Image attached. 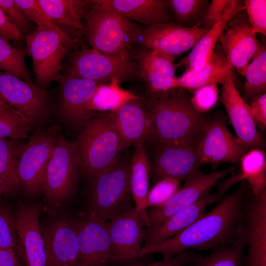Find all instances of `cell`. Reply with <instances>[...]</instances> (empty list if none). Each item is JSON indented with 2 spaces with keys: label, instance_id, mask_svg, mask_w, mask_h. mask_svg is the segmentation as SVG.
I'll return each mask as SVG.
<instances>
[{
  "label": "cell",
  "instance_id": "obj_13",
  "mask_svg": "<svg viewBox=\"0 0 266 266\" xmlns=\"http://www.w3.org/2000/svg\"><path fill=\"white\" fill-rule=\"evenodd\" d=\"M210 29L183 27L171 22L142 29L135 44L158 51L174 60L192 49Z\"/></svg>",
  "mask_w": 266,
  "mask_h": 266
},
{
  "label": "cell",
  "instance_id": "obj_19",
  "mask_svg": "<svg viewBox=\"0 0 266 266\" xmlns=\"http://www.w3.org/2000/svg\"><path fill=\"white\" fill-rule=\"evenodd\" d=\"M61 86L59 111L70 126L82 129L96 113L88 109L90 100L101 84L94 81L67 74L61 75L58 81Z\"/></svg>",
  "mask_w": 266,
  "mask_h": 266
},
{
  "label": "cell",
  "instance_id": "obj_22",
  "mask_svg": "<svg viewBox=\"0 0 266 266\" xmlns=\"http://www.w3.org/2000/svg\"><path fill=\"white\" fill-rule=\"evenodd\" d=\"M130 55L136 64L139 76L145 81L148 93L163 92L172 88L176 68L171 57L145 47H132Z\"/></svg>",
  "mask_w": 266,
  "mask_h": 266
},
{
  "label": "cell",
  "instance_id": "obj_1",
  "mask_svg": "<svg viewBox=\"0 0 266 266\" xmlns=\"http://www.w3.org/2000/svg\"><path fill=\"white\" fill-rule=\"evenodd\" d=\"M248 184L245 180L232 193L223 197L204 214L179 233L156 244L142 247L140 258L152 253L170 259L187 250L213 249L233 243L244 221Z\"/></svg>",
  "mask_w": 266,
  "mask_h": 266
},
{
  "label": "cell",
  "instance_id": "obj_16",
  "mask_svg": "<svg viewBox=\"0 0 266 266\" xmlns=\"http://www.w3.org/2000/svg\"><path fill=\"white\" fill-rule=\"evenodd\" d=\"M146 226L135 207L123 210L108 222V229L116 263L135 265L143 243Z\"/></svg>",
  "mask_w": 266,
  "mask_h": 266
},
{
  "label": "cell",
  "instance_id": "obj_48",
  "mask_svg": "<svg viewBox=\"0 0 266 266\" xmlns=\"http://www.w3.org/2000/svg\"><path fill=\"white\" fill-rule=\"evenodd\" d=\"M0 34L8 40L18 41L22 34L18 29L9 20L0 6Z\"/></svg>",
  "mask_w": 266,
  "mask_h": 266
},
{
  "label": "cell",
  "instance_id": "obj_25",
  "mask_svg": "<svg viewBox=\"0 0 266 266\" xmlns=\"http://www.w3.org/2000/svg\"><path fill=\"white\" fill-rule=\"evenodd\" d=\"M100 5L123 17L146 26V28L170 21L166 0H96Z\"/></svg>",
  "mask_w": 266,
  "mask_h": 266
},
{
  "label": "cell",
  "instance_id": "obj_30",
  "mask_svg": "<svg viewBox=\"0 0 266 266\" xmlns=\"http://www.w3.org/2000/svg\"><path fill=\"white\" fill-rule=\"evenodd\" d=\"M42 10L57 25L84 30L81 22L94 0H37Z\"/></svg>",
  "mask_w": 266,
  "mask_h": 266
},
{
  "label": "cell",
  "instance_id": "obj_10",
  "mask_svg": "<svg viewBox=\"0 0 266 266\" xmlns=\"http://www.w3.org/2000/svg\"><path fill=\"white\" fill-rule=\"evenodd\" d=\"M241 181L240 173L231 176L217 186V190L208 193L193 203L182 209L163 224L145 229L143 247L162 242L182 232L205 214L206 208L219 201L234 184Z\"/></svg>",
  "mask_w": 266,
  "mask_h": 266
},
{
  "label": "cell",
  "instance_id": "obj_49",
  "mask_svg": "<svg viewBox=\"0 0 266 266\" xmlns=\"http://www.w3.org/2000/svg\"><path fill=\"white\" fill-rule=\"evenodd\" d=\"M0 266H23L14 250L0 249Z\"/></svg>",
  "mask_w": 266,
  "mask_h": 266
},
{
  "label": "cell",
  "instance_id": "obj_38",
  "mask_svg": "<svg viewBox=\"0 0 266 266\" xmlns=\"http://www.w3.org/2000/svg\"><path fill=\"white\" fill-rule=\"evenodd\" d=\"M29 126L12 108L0 106V139L27 138Z\"/></svg>",
  "mask_w": 266,
  "mask_h": 266
},
{
  "label": "cell",
  "instance_id": "obj_31",
  "mask_svg": "<svg viewBox=\"0 0 266 266\" xmlns=\"http://www.w3.org/2000/svg\"><path fill=\"white\" fill-rule=\"evenodd\" d=\"M120 81L114 79L109 82L100 84L96 89L88 104V110L96 111H117L126 103L141 98L120 87Z\"/></svg>",
  "mask_w": 266,
  "mask_h": 266
},
{
  "label": "cell",
  "instance_id": "obj_3",
  "mask_svg": "<svg viewBox=\"0 0 266 266\" xmlns=\"http://www.w3.org/2000/svg\"><path fill=\"white\" fill-rule=\"evenodd\" d=\"M75 143L81 173L89 180L113 164L125 150L110 112L96 114L89 120Z\"/></svg>",
  "mask_w": 266,
  "mask_h": 266
},
{
  "label": "cell",
  "instance_id": "obj_8",
  "mask_svg": "<svg viewBox=\"0 0 266 266\" xmlns=\"http://www.w3.org/2000/svg\"><path fill=\"white\" fill-rule=\"evenodd\" d=\"M66 74L100 83L117 79L120 82L139 76L135 63L131 59H119L104 55L81 44L71 56Z\"/></svg>",
  "mask_w": 266,
  "mask_h": 266
},
{
  "label": "cell",
  "instance_id": "obj_9",
  "mask_svg": "<svg viewBox=\"0 0 266 266\" xmlns=\"http://www.w3.org/2000/svg\"><path fill=\"white\" fill-rule=\"evenodd\" d=\"M59 132L54 126L36 132L24 146L18 159L17 174L20 187L29 196L40 192L49 160Z\"/></svg>",
  "mask_w": 266,
  "mask_h": 266
},
{
  "label": "cell",
  "instance_id": "obj_23",
  "mask_svg": "<svg viewBox=\"0 0 266 266\" xmlns=\"http://www.w3.org/2000/svg\"><path fill=\"white\" fill-rule=\"evenodd\" d=\"M246 200V266H266V191Z\"/></svg>",
  "mask_w": 266,
  "mask_h": 266
},
{
  "label": "cell",
  "instance_id": "obj_45",
  "mask_svg": "<svg viewBox=\"0 0 266 266\" xmlns=\"http://www.w3.org/2000/svg\"><path fill=\"white\" fill-rule=\"evenodd\" d=\"M203 256L193 250L185 251L169 260H162L149 264H138L131 266H191Z\"/></svg>",
  "mask_w": 266,
  "mask_h": 266
},
{
  "label": "cell",
  "instance_id": "obj_51",
  "mask_svg": "<svg viewBox=\"0 0 266 266\" xmlns=\"http://www.w3.org/2000/svg\"><path fill=\"white\" fill-rule=\"evenodd\" d=\"M0 106L10 107L4 100L0 97Z\"/></svg>",
  "mask_w": 266,
  "mask_h": 266
},
{
  "label": "cell",
  "instance_id": "obj_41",
  "mask_svg": "<svg viewBox=\"0 0 266 266\" xmlns=\"http://www.w3.org/2000/svg\"><path fill=\"white\" fill-rule=\"evenodd\" d=\"M248 21L255 33L266 35V0H246L244 1Z\"/></svg>",
  "mask_w": 266,
  "mask_h": 266
},
{
  "label": "cell",
  "instance_id": "obj_7",
  "mask_svg": "<svg viewBox=\"0 0 266 266\" xmlns=\"http://www.w3.org/2000/svg\"><path fill=\"white\" fill-rule=\"evenodd\" d=\"M80 172L81 163L75 142L68 141L59 133L40 192L51 202L61 203L72 194Z\"/></svg>",
  "mask_w": 266,
  "mask_h": 266
},
{
  "label": "cell",
  "instance_id": "obj_32",
  "mask_svg": "<svg viewBox=\"0 0 266 266\" xmlns=\"http://www.w3.org/2000/svg\"><path fill=\"white\" fill-rule=\"evenodd\" d=\"M246 247V233L243 223L235 240L229 245L212 249L191 266H242Z\"/></svg>",
  "mask_w": 266,
  "mask_h": 266
},
{
  "label": "cell",
  "instance_id": "obj_40",
  "mask_svg": "<svg viewBox=\"0 0 266 266\" xmlns=\"http://www.w3.org/2000/svg\"><path fill=\"white\" fill-rule=\"evenodd\" d=\"M181 182L176 179L167 178L154 184L147 195V207L164 205L178 190Z\"/></svg>",
  "mask_w": 266,
  "mask_h": 266
},
{
  "label": "cell",
  "instance_id": "obj_42",
  "mask_svg": "<svg viewBox=\"0 0 266 266\" xmlns=\"http://www.w3.org/2000/svg\"><path fill=\"white\" fill-rule=\"evenodd\" d=\"M218 96V84H209L194 91L190 100L193 107L197 112L205 113L216 104Z\"/></svg>",
  "mask_w": 266,
  "mask_h": 266
},
{
  "label": "cell",
  "instance_id": "obj_11",
  "mask_svg": "<svg viewBox=\"0 0 266 266\" xmlns=\"http://www.w3.org/2000/svg\"><path fill=\"white\" fill-rule=\"evenodd\" d=\"M199 143L177 140L157 146L151 176L154 184L167 178L181 181L199 170Z\"/></svg>",
  "mask_w": 266,
  "mask_h": 266
},
{
  "label": "cell",
  "instance_id": "obj_21",
  "mask_svg": "<svg viewBox=\"0 0 266 266\" xmlns=\"http://www.w3.org/2000/svg\"><path fill=\"white\" fill-rule=\"evenodd\" d=\"M41 234L46 266H64L77 263L79 256L77 221L67 219L55 220L44 229Z\"/></svg>",
  "mask_w": 266,
  "mask_h": 266
},
{
  "label": "cell",
  "instance_id": "obj_17",
  "mask_svg": "<svg viewBox=\"0 0 266 266\" xmlns=\"http://www.w3.org/2000/svg\"><path fill=\"white\" fill-rule=\"evenodd\" d=\"M248 151L239 139L228 129L224 115L216 113L211 118L200 142L199 164L226 162L236 163Z\"/></svg>",
  "mask_w": 266,
  "mask_h": 266
},
{
  "label": "cell",
  "instance_id": "obj_50",
  "mask_svg": "<svg viewBox=\"0 0 266 266\" xmlns=\"http://www.w3.org/2000/svg\"><path fill=\"white\" fill-rule=\"evenodd\" d=\"M9 194V193L6 189V187L3 182L1 178L0 177V196L2 195Z\"/></svg>",
  "mask_w": 266,
  "mask_h": 266
},
{
  "label": "cell",
  "instance_id": "obj_18",
  "mask_svg": "<svg viewBox=\"0 0 266 266\" xmlns=\"http://www.w3.org/2000/svg\"><path fill=\"white\" fill-rule=\"evenodd\" d=\"M226 32L220 36L221 45L229 65L245 75L250 60L262 44L256 37L247 15L239 13L229 22Z\"/></svg>",
  "mask_w": 266,
  "mask_h": 266
},
{
  "label": "cell",
  "instance_id": "obj_6",
  "mask_svg": "<svg viewBox=\"0 0 266 266\" xmlns=\"http://www.w3.org/2000/svg\"><path fill=\"white\" fill-rule=\"evenodd\" d=\"M26 54L31 57L35 80L43 89L58 81L65 57L75 47V42L64 39L56 32L37 27L27 34Z\"/></svg>",
  "mask_w": 266,
  "mask_h": 266
},
{
  "label": "cell",
  "instance_id": "obj_34",
  "mask_svg": "<svg viewBox=\"0 0 266 266\" xmlns=\"http://www.w3.org/2000/svg\"><path fill=\"white\" fill-rule=\"evenodd\" d=\"M245 76L242 99L245 101L248 99L266 93V47L262 45L259 52L249 64Z\"/></svg>",
  "mask_w": 266,
  "mask_h": 266
},
{
  "label": "cell",
  "instance_id": "obj_5",
  "mask_svg": "<svg viewBox=\"0 0 266 266\" xmlns=\"http://www.w3.org/2000/svg\"><path fill=\"white\" fill-rule=\"evenodd\" d=\"M131 161V159L121 155L113 164L89 180V212L107 221L132 206Z\"/></svg>",
  "mask_w": 266,
  "mask_h": 266
},
{
  "label": "cell",
  "instance_id": "obj_39",
  "mask_svg": "<svg viewBox=\"0 0 266 266\" xmlns=\"http://www.w3.org/2000/svg\"><path fill=\"white\" fill-rule=\"evenodd\" d=\"M29 21L34 22L42 29L53 31L70 42L75 41L66 34L42 10L37 0H14Z\"/></svg>",
  "mask_w": 266,
  "mask_h": 266
},
{
  "label": "cell",
  "instance_id": "obj_46",
  "mask_svg": "<svg viewBox=\"0 0 266 266\" xmlns=\"http://www.w3.org/2000/svg\"><path fill=\"white\" fill-rule=\"evenodd\" d=\"M248 108L256 126L262 131L266 129V94L254 97Z\"/></svg>",
  "mask_w": 266,
  "mask_h": 266
},
{
  "label": "cell",
  "instance_id": "obj_4",
  "mask_svg": "<svg viewBox=\"0 0 266 266\" xmlns=\"http://www.w3.org/2000/svg\"><path fill=\"white\" fill-rule=\"evenodd\" d=\"M84 18L92 48L111 57L131 58L130 52L142 29L140 26L100 5L96 0Z\"/></svg>",
  "mask_w": 266,
  "mask_h": 266
},
{
  "label": "cell",
  "instance_id": "obj_15",
  "mask_svg": "<svg viewBox=\"0 0 266 266\" xmlns=\"http://www.w3.org/2000/svg\"><path fill=\"white\" fill-rule=\"evenodd\" d=\"M79 256L81 266H108L116 263L108 222L88 212L77 221Z\"/></svg>",
  "mask_w": 266,
  "mask_h": 266
},
{
  "label": "cell",
  "instance_id": "obj_12",
  "mask_svg": "<svg viewBox=\"0 0 266 266\" xmlns=\"http://www.w3.org/2000/svg\"><path fill=\"white\" fill-rule=\"evenodd\" d=\"M0 97L30 125L40 121L47 110L45 90L17 76L0 71Z\"/></svg>",
  "mask_w": 266,
  "mask_h": 266
},
{
  "label": "cell",
  "instance_id": "obj_36",
  "mask_svg": "<svg viewBox=\"0 0 266 266\" xmlns=\"http://www.w3.org/2000/svg\"><path fill=\"white\" fill-rule=\"evenodd\" d=\"M178 25L199 27L203 22L209 3L206 0H166Z\"/></svg>",
  "mask_w": 266,
  "mask_h": 266
},
{
  "label": "cell",
  "instance_id": "obj_44",
  "mask_svg": "<svg viewBox=\"0 0 266 266\" xmlns=\"http://www.w3.org/2000/svg\"><path fill=\"white\" fill-rule=\"evenodd\" d=\"M0 6L9 20L21 34L27 33L30 30L31 24L14 0H0Z\"/></svg>",
  "mask_w": 266,
  "mask_h": 266
},
{
  "label": "cell",
  "instance_id": "obj_28",
  "mask_svg": "<svg viewBox=\"0 0 266 266\" xmlns=\"http://www.w3.org/2000/svg\"><path fill=\"white\" fill-rule=\"evenodd\" d=\"M233 68L227 62L221 44L218 45L207 64L201 70L186 69L179 77L175 76L173 87L195 91L209 84L222 85L228 71Z\"/></svg>",
  "mask_w": 266,
  "mask_h": 266
},
{
  "label": "cell",
  "instance_id": "obj_27",
  "mask_svg": "<svg viewBox=\"0 0 266 266\" xmlns=\"http://www.w3.org/2000/svg\"><path fill=\"white\" fill-rule=\"evenodd\" d=\"M244 9V2L230 0L221 20L199 41L189 54L177 65H185L187 69L199 71L208 63L216 47L217 42L227 28L230 21Z\"/></svg>",
  "mask_w": 266,
  "mask_h": 266
},
{
  "label": "cell",
  "instance_id": "obj_52",
  "mask_svg": "<svg viewBox=\"0 0 266 266\" xmlns=\"http://www.w3.org/2000/svg\"><path fill=\"white\" fill-rule=\"evenodd\" d=\"M64 266H81L76 263L72 264L66 265Z\"/></svg>",
  "mask_w": 266,
  "mask_h": 266
},
{
  "label": "cell",
  "instance_id": "obj_37",
  "mask_svg": "<svg viewBox=\"0 0 266 266\" xmlns=\"http://www.w3.org/2000/svg\"><path fill=\"white\" fill-rule=\"evenodd\" d=\"M14 144L6 139H0V177L10 194L20 188L18 174V159Z\"/></svg>",
  "mask_w": 266,
  "mask_h": 266
},
{
  "label": "cell",
  "instance_id": "obj_20",
  "mask_svg": "<svg viewBox=\"0 0 266 266\" xmlns=\"http://www.w3.org/2000/svg\"><path fill=\"white\" fill-rule=\"evenodd\" d=\"M232 68L230 69L222 84L221 100L236 134V137L249 151L261 148L264 140L259 134L256 126L244 100L235 87Z\"/></svg>",
  "mask_w": 266,
  "mask_h": 266
},
{
  "label": "cell",
  "instance_id": "obj_47",
  "mask_svg": "<svg viewBox=\"0 0 266 266\" xmlns=\"http://www.w3.org/2000/svg\"><path fill=\"white\" fill-rule=\"evenodd\" d=\"M230 0H213L209 4L203 18L204 26L210 29L221 19Z\"/></svg>",
  "mask_w": 266,
  "mask_h": 266
},
{
  "label": "cell",
  "instance_id": "obj_33",
  "mask_svg": "<svg viewBox=\"0 0 266 266\" xmlns=\"http://www.w3.org/2000/svg\"><path fill=\"white\" fill-rule=\"evenodd\" d=\"M241 178L250 187L253 195L258 196L266 191V160L261 148H254L241 158Z\"/></svg>",
  "mask_w": 266,
  "mask_h": 266
},
{
  "label": "cell",
  "instance_id": "obj_29",
  "mask_svg": "<svg viewBox=\"0 0 266 266\" xmlns=\"http://www.w3.org/2000/svg\"><path fill=\"white\" fill-rule=\"evenodd\" d=\"M134 146V152L130 166L131 192L136 210L149 228L146 200L151 175V162L144 144L138 143Z\"/></svg>",
  "mask_w": 266,
  "mask_h": 266
},
{
  "label": "cell",
  "instance_id": "obj_14",
  "mask_svg": "<svg viewBox=\"0 0 266 266\" xmlns=\"http://www.w3.org/2000/svg\"><path fill=\"white\" fill-rule=\"evenodd\" d=\"M234 166L205 174L199 169L185 180L182 187L163 206L147 209L149 228L159 226L172 215L208 194L219 180L230 172Z\"/></svg>",
  "mask_w": 266,
  "mask_h": 266
},
{
  "label": "cell",
  "instance_id": "obj_26",
  "mask_svg": "<svg viewBox=\"0 0 266 266\" xmlns=\"http://www.w3.org/2000/svg\"><path fill=\"white\" fill-rule=\"evenodd\" d=\"M39 209L21 206L16 214L15 227L24 247L26 266H46L44 246L39 224Z\"/></svg>",
  "mask_w": 266,
  "mask_h": 266
},
{
  "label": "cell",
  "instance_id": "obj_2",
  "mask_svg": "<svg viewBox=\"0 0 266 266\" xmlns=\"http://www.w3.org/2000/svg\"><path fill=\"white\" fill-rule=\"evenodd\" d=\"M143 98L153 125L152 142L157 146L180 140L200 143L211 118L194 109L187 90L174 88Z\"/></svg>",
  "mask_w": 266,
  "mask_h": 266
},
{
  "label": "cell",
  "instance_id": "obj_35",
  "mask_svg": "<svg viewBox=\"0 0 266 266\" xmlns=\"http://www.w3.org/2000/svg\"><path fill=\"white\" fill-rule=\"evenodd\" d=\"M25 49H17L0 34V71L13 74L32 83V75L25 63Z\"/></svg>",
  "mask_w": 266,
  "mask_h": 266
},
{
  "label": "cell",
  "instance_id": "obj_43",
  "mask_svg": "<svg viewBox=\"0 0 266 266\" xmlns=\"http://www.w3.org/2000/svg\"><path fill=\"white\" fill-rule=\"evenodd\" d=\"M15 231V219L7 207L0 204V249L14 250Z\"/></svg>",
  "mask_w": 266,
  "mask_h": 266
},
{
  "label": "cell",
  "instance_id": "obj_24",
  "mask_svg": "<svg viewBox=\"0 0 266 266\" xmlns=\"http://www.w3.org/2000/svg\"><path fill=\"white\" fill-rule=\"evenodd\" d=\"M123 140L125 150L138 143L152 142L153 125L143 98L132 100L110 112Z\"/></svg>",
  "mask_w": 266,
  "mask_h": 266
}]
</instances>
